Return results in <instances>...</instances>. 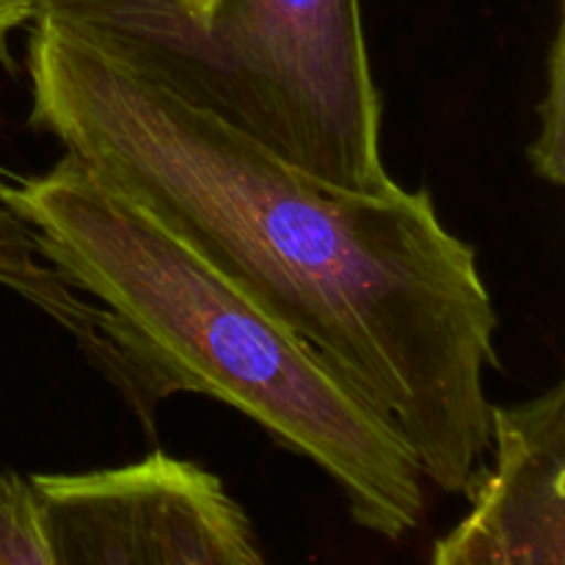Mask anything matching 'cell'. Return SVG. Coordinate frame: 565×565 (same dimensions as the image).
Listing matches in <instances>:
<instances>
[{
  "mask_svg": "<svg viewBox=\"0 0 565 565\" xmlns=\"http://www.w3.org/2000/svg\"><path fill=\"white\" fill-rule=\"evenodd\" d=\"M28 77L33 127L323 353L425 480L472 491L497 312L428 191L329 185L53 14L31 20Z\"/></svg>",
  "mask_w": 565,
  "mask_h": 565,
  "instance_id": "cell-1",
  "label": "cell"
},
{
  "mask_svg": "<svg viewBox=\"0 0 565 565\" xmlns=\"http://www.w3.org/2000/svg\"><path fill=\"white\" fill-rule=\"evenodd\" d=\"M0 196L50 265L108 315L110 342L154 406L180 392L226 403L323 469L362 527L401 539L423 522L425 478L401 430L81 158L64 152L44 174H3Z\"/></svg>",
  "mask_w": 565,
  "mask_h": 565,
  "instance_id": "cell-2",
  "label": "cell"
},
{
  "mask_svg": "<svg viewBox=\"0 0 565 565\" xmlns=\"http://www.w3.org/2000/svg\"><path fill=\"white\" fill-rule=\"evenodd\" d=\"M188 103L334 188L386 193L359 0H36Z\"/></svg>",
  "mask_w": 565,
  "mask_h": 565,
  "instance_id": "cell-3",
  "label": "cell"
},
{
  "mask_svg": "<svg viewBox=\"0 0 565 565\" xmlns=\"http://www.w3.org/2000/svg\"><path fill=\"white\" fill-rule=\"evenodd\" d=\"M28 486L53 565H268L246 511L193 461L152 452Z\"/></svg>",
  "mask_w": 565,
  "mask_h": 565,
  "instance_id": "cell-4",
  "label": "cell"
},
{
  "mask_svg": "<svg viewBox=\"0 0 565 565\" xmlns=\"http://www.w3.org/2000/svg\"><path fill=\"white\" fill-rule=\"evenodd\" d=\"M491 452L430 565H565V386L494 406Z\"/></svg>",
  "mask_w": 565,
  "mask_h": 565,
  "instance_id": "cell-5",
  "label": "cell"
},
{
  "mask_svg": "<svg viewBox=\"0 0 565 565\" xmlns=\"http://www.w3.org/2000/svg\"><path fill=\"white\" fill-rule=\"evenodd\" d=\"M0 188H3V171H0ZM0 285L55 320L81 345L88 362L114 384V390L125 397L141 423L149 430L154 428L158 408L149 401L132 364L110 342L108 315L88 301L81 290H75L55 265H50L31 226L6 207L3 196H0Z\"/></svg>",
  "mask_w": 565,
  "mask_h": 565,
  "instance_id": "cell-6",
  "label": "cell"
},
{
  "mask_svg": "<svg viewBox=\"0 0 565 565\" xmlns=\"http://www.w3.org/2000/svg\"><path fill=\"white\" fill-rule=\"evenodd\" d=\"M0 565H53L31 486L22 475L0 478Z\"/></svg>",
  "mask_w": 565,
  "mask_h": 565,
  "instance_id": "cell-7",
  "label": "cell"
},
{
  "mask_svg": "<svg viewBox=\"0 0 565 565\" xmlns=\"http://www.w3.org/2000/svg\"><path fill=\"white\" fill-rule=\"evenodd\" d=\"M565 39L563 25L557 28L555 42L550 50V70H546V92L541 99V125L539 136L530 143V163H533L535 174L550 180L552 185H563V105H565Z\"/></svg>",
  "mask_w": 565,
  "mask_h": 565,
  "instance_id": "cell-8",
  "label": "cell"
},
{
  "mask_svg": "<svg viewBox=\"0 0 565 565\" xmlns=\"http://www.w3.org/2000/svg\"><path fill=\"white\" fill-rule=\"evenodd\" d=\"M36 0H0V64L9 66V36L22 25H31Z\"/></svg>",
  "mask_w": 565,
  "mask_h": 565,
  "instance_id": "cell-9",
  "label": "cell"
},
{
  "mask_svg": "<svg viewBox=\"0 0 565 565\" xmlns=\"http://www.w3.org/2000/svg\"><path fill=\"white\" fill-rule=\"evenodd\" d=\"M177 3H180L185 11H191V14L202 22L213 14V9L221 3V0H177Z\"/></svg>",
  "mask_w": 565,
  "mask_h": 565,
  "instance_id": "cell-10",
  "label": "cell"
}]
</instances>
